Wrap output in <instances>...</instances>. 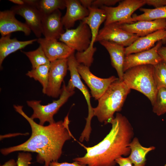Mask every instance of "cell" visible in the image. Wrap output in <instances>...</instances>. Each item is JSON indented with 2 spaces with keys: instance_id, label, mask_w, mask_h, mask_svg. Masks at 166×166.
Wrapping results in <instances>:
<instances>
[{
  "instance_id": "6da1fadb",
  "label": "cell",
  "mask_w": 166,
  "mask_h": 166,
  "mask_svg": "<svg viewBox=\"0 0 166 166\" xmlns=\"http://www.w3.org/2000/svg\"><path fill=\"white\" fill-rule=\"evenodd\" d=\"M13 106L15 110L29 123L31 135L27 140L20 144L1 149V153L6 155L18 151L36 152L37 161L44 163V166H49L53 161H58L65 142L74 138L69 129L68 114L63 121L44 126L38 124L28 117L23 111L22 106L14 105Z\"/></svg>"
},
{
  "instance_id": "7a4b0ae2",
  "label": "cell",
  "mask_w": 166,
  "mask_h": 166,
  "mask_svg": "<svg viewBox=\"0 0 166 166\" xmlns=\"http://www.w3.org/2000/svg\"><path fill=\"white\" fill-rule=\"evenodd\" d=\"M109 123L111 124V128L104 139L92 147L81 144L86 152L83 156L74 158L73 161L86 166H115L117 159L129 155V145L134 132L128 120L117 113Z\"/></svg>"
},
{
  "instance_id": "3957f363",
  "label": "cell",
  "mask_w": 166,
  "mask_h": 166,
  "mask_svg": "<svg viewBox=\"0 0 166 166\" xmlns=\"http://www.w3.org/2000/svg\"><path fill=\"white\" fill-rule=\"evenodd\" d=\"M130 91L123 81L119 79L113 82L98 100L97 106L93 108L94 116L101 123H109L115 113L121 110Z\"/></svg>"
},
{
  "instance_id": "277c9868",
  "label": "cell",
  "mask_w": 166,
  "mask_h": 166,
  "mask_svg": "<svg viewBox=\"0 0 166 166\" xmlns=\"http://www.w3.org/2000/svg\"><path fill=\"white\" fill-rule=\"evenodd\" d=\"M123 81L130 89L143 94L150 101L152 106L154 105L158 89L153 65H141L129 69L124 73Z\"/></svg>"
},
{
  "instance_id": "5b68a950",
  "label": "cell",
  "mask_w": 166,
  "mask_h": 166,
  "mask_svg": "<svg viewBox=\"0 0 166 166\" xmlns=\"http://www.w3.org/2000/svg\"><path fill=\"white\" fill-rule=\"evenodd\" d=\"M88 9L89 14L82 20L89 27L91 33V42L89 47L82 52H77L75 57L79 64H82L89 67L93 63L94 54L96 48L93 47V44L99 32V27L104 21L106 16L105 11L101 8L91 6Z\"/></svg>"
},
{
  "instance_id": "8992f818",
  "label": "cell",
  "mask_w": 166,
  "mask_h": 166,
  "mask_svg": "<svg viewBox=\"0 0 166 166\" xmlns=\"http://www.w3.org/2000/svg\"><path fill=\"white\" fill-rule=\"evenodd\" d=\"M74 93V91L69 90L64 83L60 97L57 100L45 105H42L41 101H27L28 105L33 110L31 118L33 120L38 119L39 120V124L42 125H44L46 122H49V124L55 122L54 115Z\"/></svg>"
},
{
  "instance_id": "52a82bcc",
  "label": "cell",
  "mask_w": 166,
  "mask_h": 166,
  "mask_svg": "<svg viewBox=\"0 0 166 166\" xmlns=\"http://www.w3.org/2000/svg\"><path fill=\"white\" fill-rule=\"evenodd\" d=\"M91 39V33L89 26L81 21L75 29H66L59 40L77 52H82L89 47Z\"/></svg>"
},
{
  "instance_id": "ba28073f",
  "label": "cell",
  "mask_w": 166,
  "mask_h": 166,
  "mask_svg": "<svg viewBox=\"0 0 166 166\" xmlns=\"http://www.w3.org/2000/svg\"><path fill=\"white\" fill-rule=\"evenodd\" d=\"M145 4L144 0H125L116 7H100L105 11L106 16L104 25L114 23L123 24L132 18L134 11Z\"/></svg>"
},
{
  "instance_id": "9c48e42d",
  "label": "cell",
  "mask_w": 166,
  "mask_h": 166,
  "mask_svg": "<svg viewBox=\"0 0 166 166\" xmlns=\"http://www.w3.org/2000/svg\"><path fill=\"white\" fill-rule=\"evenodd\" d=\"M67 64L70 79L66 87L69 89L73 91L74 90L75 88H77L82 92L86 99L88 106V114L86 118V123L84 130L89 133L91 131V122L92 118L94 116L93 108L91 104V96L88 89L81 80L77 70V66L79 64L77 61L74 53L67 58Z\"/></svg>"
},
{
  "instance_id": "30bf717a",
  "label": "cell",
  "mask_w": 166,
  "mask_h": 166,
  "mask_svg": "<svg viewBox=\"0 0 166 166\" xmlns=\"http://www.w3.org/2000/svg\"><path fill=\"white\" fill-rule=\"evenodd\" d=\"M140 37L123 30L117 23L104 26L99 30L95 42L105 41L123 46H130Z\"/></svg>"
},
{
  "instance_id": "8fae6325",
  "label": "cell",
  "mask_w": 166,
  "mask_h": 166,
  "mask_svg": "<svg viewBox=\"0 0 166 166\" xmlns=\"http://www.w3.org/2000/svg\"><path fill=\"white\" fill-rule=\"evenodd\" d=\"M77 70L80 76L90 89L92 96L95 100H98L110 85L119 79L113 76L107 78L98 77L92 73L89 67L82 64L78 65Z\"/></svg>"
},
{
  "instance_id": "7c38bea8",
  "label": "cell",
  "mask_w": 166,
  "mask_h": 166,
  "mask_svg": "<svg viewBox=\"0 0 166 166\" xmlns=\"http://www.w3.org/2000/svg\"><path fill=\"white\" fill-rule=\"evenodd\" d=\"M68 70L67 59L57 60L50 62L45 94L54 98L60 95L61 84Z\"/></svg>"
},
{
  "instance_id": "4fadbf2b",
  "label": "cell",
  "mask_w": 166,
  "mask_h": 166,
  "mask_svg": "<svg viewBox=\"0 0 166 166\" xmlns=\"http://www.w3.org/2000/svg\"><path fill=\"white\" fill-rule=\"evenodd\" d=\"M161 40L158 41L152 48L144 51L125 56L123 66L124 73L132 67L139 65L158 64L163 60L158 53L162 46Z\"/></svg>"
},
{
  "instance_id": "5bb4252c",
  "label": "cell",
  "mask_w": 166,
  "mask_h": 166,
  "mask_svg": "<svg viewBox=\"0 0 166 166\" xmlns=\"http://www.w3.org/2000/svg\"><path fill=\"white\" fill-rule=\"evenodd\" d=\"M15 14L22 17L25 23L38 38H41L42 33V16L37 8L32 5L25 4L15 5L10 9Z\"/></svg>"
},
{
  "instance_id": "9a60e30c",
  "label": "cell",
  "mask_w": 166,
  "mask_h": 166,
  "mask_svg": "<svg viewBox=\"0 0 166 166\" xmlns=\"http://www.w3.org/2000/svg\"><path fill=\"white\" fill-rule=\"evenodd\" d=\"M37 41L42 47L50 62L57 60L67 59L75 51L64 43L57 39L40 38L37 39Z\"/></svg>"
},
{
  "instance_id": "2e32d148",
  "label": "cell",
  "mask_w": 166,
  "mask_h": 166,
  "mask_svg": "<svg viewBox=\"0 0 166 166\" xmlns=\"http://www.w3.org/2000/svg\"><path fill=\"white\" fill-rule=\"evenodd\" d=\"M61 16L60 10L42 15V33L44 38L48 39H59L64 32Z\"/></svg>"
},
{
  "instance_id": "e0dca14e",
  "label": "cell",
  "mask_w": 166,
  "mask_h": 166,
  "mask_svg": "<svg viewBox=\"0 0 166 166\" xmlns=\"http://www.w3.org/2000/svg\"><path fill=\"white\" fill-rule=\"evenodd\" d=\"M118 24L124 31L142 37L157 30L165 29L166 19L140 21L130 23Z\"/></svg>"
},
{
  "instance_id": "ac0fdd59",
  "label": "cell",
  "mask_w": 166,
  "mask_h": 166,
  "mask_svg": "<svg viewBox=\"0 0 166 166\" xmlns=\"http://www.w3.org/2000/svg\"><path fill=\"white\" fill-rule=\"evenodd\" d=\"M15 14L12 10L0 11V33L1 36L11 34L13 32L21 31L29 36L31 31L25 23L18 20Z\"/></svg>"
},
{
  "instance_id": "d6986e66",
  "label": "cell",
  "mask_w": 166,
  "mask_h": 166,
  "mask_svg": "<svg viewBox=\"0 0 166 166\" xmlns=\"http://www.w3.org/2000/svg\"><path fill=\"white\" fill-rule=\"evenodd\" d=\"M66 10L62 17V22L66 29L73 27L77 20H82L88 16L89 11L84 7L79 0H65Z\"/></svg>"
},
{
  "instance_id": "ffe728a7",
  "label": "cell",
  "mask_w": 166,
  "mask_h": 166,
  "mask_svg": "<svg viewBox=\"0 0 166 166\" xmlns=\"http://www.w3.org/2000/svg\"><path fill=\"white\" fill-rule=\"evenodd\" d=\"M166 36V30L164 29L140 37L130 46L125 48V56L148 50L153 47L156 42L162 40Z\"/></svg>"
},
{
  "instance_id": "44dd1931",
  "label": "cell",
  "mask_w": 166,
  "mask_h": 166,
  "mask_svg": "<svg viewBox=\"0 0 166 166\" xmlns=\"http://www.w3.org/2000/svg\"><path fill=\"white\" fill-rule=\"evenodd\" d=\"M99 42L108 52L110 57L111 65L116 69L119 79L123 81L125 48L121 45L109 41H102Z\"/></svg>"
},
{
  "instance_id": "7402d4cb",
  "label": "cell",
  "mask_w": 166,
  "mask_h": 166,
  "mask_svg": "<svg viewBox=\"0 0 166 166\" xmlns=\"http://www.w3.org/2000/svg\"><path fill=\"white\" fill-rule=\"evenodd\" d=\"M11 34L1 36L0 39V67L5 59L10 54L21 49L37 41V39L20 41L16 38H10Z\"/></svg>"
},
{
  "instance_id": "603a6c76",
  "label": "cell",
  "mask_w": 166,
  "mask_h": 166,
  "mask_svg": "<svg viewBox=\"0 0 166 166\" xmlns=\"http://www.w3.org/2000/svg\"><path fill=\"white\" fill-rule=\"evenodd\" d=\"M129 147L131 152L128 157L134 166H145L146 155L155 149V147L153 146L149 147L143 146L136 137L133 138Z\"/></svg>"
},
{
  "instance_id": "cb8c5ba5",
  "label": "cell",
  "mask_w": 166,
  "mask_h": 166,
  "mask_svg": "<svg viewBox=\"0 0 166 166\" xmlns=\"http://www.w3.org/2000/svg\"><path fill=\"white\" fill-rule=\"evenodd\" d=\"M140 10L143 12L142 14L132 17L123 24L130 23L140 21H153L160 19H166V5L154 9L140 8Z\"/></svg>"
},
{
  "instance_id": "d4e9b609",
  "label": "cell",
  "mask_w": 166,
  "mask_h": 166,
  "mask_svg": "<svg viewBox=\"0 0 166 166\" xmlns=\"http://www.w3.org/2000/svg\"><path fill=\"white\" fill-rule=\"evenodd\" d=\"M50 64L40 66L28 71L26 75L39 81L42 87V93L45 94L47 87Z\"/></svg>"
},
{
  "instance_id": "484cf974",
  "label": "cell",
  "mask_w": 166,
  "mask_h": 166,
  "mask_svg": "<svg viewBox=\"0 0 166 166\" xmlns=\"http://www.w3.org/2000/svg\"><path fill=\"white\" fill-rule=\"evenodd\" d=\"M36 7L42 16L66 8L65 0H37Z\"/></svg>"
},
{
  "instance_id": "4316f807",
  "label": "cell",
  "mask_w": 166,
  "mask_h": 166,
  "mask_svg": "<svg viewBox=\"0 0 166 166\" xmlns=\"http://www.w3.org/2000/svg\"><path fill=\"white\" fill-rule=\"evenodd\" d=\"M21 51L29 58L31 64L32 69H35L40 66L50 63L40 45L37 49L33 51Z\"/></svg>"
},
{
  "instance_id": "83f0119b",
  "label": "cell",
  "mask_w": 166,
  "mask_h": 166,
  "mask_svg": "<svg viewBox=\"0 0 166 166\" xmlns=\"http://www.w3.org/2000/svg\"><path fill=\"white\" fill-rule=\"evenodd\" d=\"M154 76L157 88L166 89V63L163 60L154 65Z\"/></svg>"
},
{
  "instance_id": "f1b7e54d",
  "label": "cell",
  "mask_w": 166,
  "mask_h": 166,
  "mask_svg": "<svg viewBox=\"0 0 166 166\" xmlns=\"http://www.w3.org/2000/svg\"><path fill=\"white\" fill-rule=\"evenodd\" d=\"M152 111L158 116L166 113V89H158L156 101L152 106Z\"/></svg>"
},
{
  "instance_id": "f546056e",
  "label": "cell",
  "mask_w": 166,
  "mask_h": 166,
  "mask_svg": "<svg viewBox=\"0 0 166 166\" xmlns=\"http://www.w3.org/2000/svg\"><path fill=\"white\" fill-rule=\"evenodd\" d=\"M32 160V155L30 153L19 152L16 161L17 166H30Z\"/></svg>"
},
{
  "instance_id": "4dcf8cb0",
  "label": "cell",
  "mask_w": 166,
  "mask_h": 166,
  "mask_svg": "<svg viewBox=\"0 0 166 166\" xmlns=\"http://www.w3.org/2000/svg\"><path fill=\"white\" fill-rule=\"evenodd\" d=\"M120 0H93L92 6L97 8L102 6H111L120 2Z\"/></svg>"
},
{
  "instance_id": "1f68e13d",
  "label": "cell",
  "mask_w": 166,
  "mask_h": 166,
  "mask_svg": "<svg viewBox=\"0 0 166 166\" xmlns=\"http://www.w3.org/2000/svg\"><path fill=\"white\" fill-rule=\"evenodd\" d=\"M145 4L152 6L155 8L166 5V0H144Z\"/></svg>"
},
{
  "instance_id": "d6a6232c",
  "label": "cell",
  "mask_w": 166,
  "mask_h": 166,
  "mask_svg": "<svg viewBox=\"0 0 166 166\" xmlns=\"http://www.w3.org/2000/svg\"><path fill=\"white\" fill-rule=\"evenodd\" d=\"M49 166H86L81 164L78 162L74 161L72 163L67 162L59 163L58 161H53L49 164Z\"/></svg>"
},
{
  "instance_id": "836d02e7",
  "label": "cell",
  "mask_w": 166,
  "mask_h": 166,
  "mask_svg": "<svg viewBox=\"0 0 166 166\" xmlns=\"http://www.w3.org/2000/svg\"><path fill=\"white\" fill-rule=\"evenodd\" d=\"M116 162L119 166H133L132 164L128 157L121 156L117 159Z\"/></svg>"
},
{
  "instance_id": "e575fe53",
  "label": "cell",
  "mask_w": 166,
  "mask_h": 166,
  "mask_svg": "<svg viewBox=\"0 0 166 166\" xmlns=\"http://www.w3.org/2000/svg\"><path fill=\"white\" fill-rule=\"evenodd\" d=\"M158 53L163 60L166 63V46H162L158 49Z\"/></svg>"
},
{
  "instance_id": "d590c367",
  "label": "cell",
  "mask_w": 166,
  "mask_h": 166,
  "mask_svg": "<svg viewBox=\"0 0 166 166\" xmlns=\"http://www.w3.org/2000/svg\"><path fill=\"white\" fill-rule=\"evenodd\" d=\"M81 5L85 7L88 9L92 6L93 0H79Z\"/></svg>"
},
{
  "instance_id": "8d00e7d4",
  "label": "cell",
  "mask_w": 166,
  "mask_h": 166,
  "mask_svg": "<svg viewBox=\"0 0 166 166\" xmlns=\"http://www.w3.org/2000/svg\"><path fill=\"white\" fill-rule=\"evenodd\" d=\"M0 166H17V163L14 159H11Z\"/></svg>"
},
{
  "instance_id": "74e56055",
  "label": "cell",
  "mask_w": 166,
  "mask_h": 166,
  "mask_svg": "<svg viewBox=\"0 0 166 166\" xmlns=\"http://www.w3.org/2000/svg\"><path fill=\"white\" fill-rule=\"evenodd\" d=\"M9 1L17 5H22L25 4L24 0H9Z\"/></svg>"
},
{
  "instance_id": "f35d334b",
  "label": "cell",
  "mask_w": 166,
  "mask_h": 166,
  "mask_svg": "<svg viewBox=\"0 0 166 166\" xmlns=\"http://www.w3.org/2000/svg\"><path fill=\"white\" fill-rule=\"evenodd\" d=\"M165 30H166V27L165 28ZM162 44H165L166 43V36L165 37L161 40Z\"/></svg>"
},
{
  "instance_id": "ab89813d",
  "label": "cell",
  "mask_w": 166,
  "mask_h": 166,
  "mask_svg": "<svg viewBox=\"0 0 166 166\" xmlns=\"http://www.w3.org/2000/svg\"><path fill=\"white\" fill-rule=\"evenodd\" d=\"M164 166H166V164H165V165H164Z\"/></svg>"
}]
</instances>
